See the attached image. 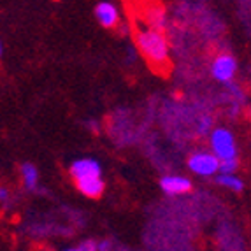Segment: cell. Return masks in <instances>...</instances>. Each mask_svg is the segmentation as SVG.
Returning a JSON list of instances; mask_svg holds the SVG:
<instances>
[{
  "instance_id": "cell-9",
  "label": "cell",
  "mask_w": 251,
  "mask_h": 251,
  "mask_svg": "<svg viewBox=\"0 0 251 251\" xmlns=\"http://www.w3.org/2000/svg\"><path fill=\"white\" fill-rule=\"evenodd\" d=\"M21 179L26 190H37L39 184V172L32 163H23L21 165Z\"/></svg>"
},
{
  "instance_id": "cell-4",
  "label": "cell",
  "mask_w": 251,
  "mask_h": 251,
  "mask_svg": "<svg viewBox=\"0 0 251 251\" xmlns=\"http://www.w3.org/2000/svg\"><path fill=\"white\" fill-rule=\"evenodd\" d=\"M235 69H237V63H235L234 56H230V54H220L213 62L211 71H213V75L218 81L228 83V81H232V77H234Z\"/></svg>"
},
{
  "instance_id": "cell-5",
  "label": "cell",
  "mask_w": 251,
  "mask_h": 251,
  "mask_svg": "<svg viewBox=\"0 0 251 251\" xmlns=\"http://www.w3.org/2000/svg\"><path fill=\"white\" fill-rule=\"evenodd\" d=\"M71 176L74 179H81V177H90V176H102V167L100 163L93 158L75 160L71 165Z\"/></svg>"
},
{
  "instance_id": "cell-11",
  "label": "cell",
  "mask_w": 251,
  "mask_h": 251,
  "mask_svg": "<svg viewBox=\"0 0 251 251\" xmlns=\"http://www.w3.org/2000/svg\"><path fill=\"white\" fill-rule=\"evenodd\" d=\"M237 171V158H226L220 160V172L223 174H232Z\"/></svg>"
},
{
  "instance_id": "cell-13",
  "label": "cell",
  "mask_w": 251,
  "mask_h": 251,
  "mask_svg": "<svg viewBox=\"0 0 251 251\" xmlns=\"http://www.w3.org/2000/svg\"><path fill=\"white\" fill-rule=\"evenodd\" d=\"M0 201H2V204L7 202V190L5 188H0Z\"/></svg>"
},
{
  "instance_id": "cell-1",
  "label": "cell",
  "mask_w": 251,
  "mask_h": 251,
  "mask_svg": "<svg viewBox=\"0 0 251 251\" xmlns=\"http://www.w3.org/2000/svg\"><path fill=\"white\" fill-rule=\"evenodd\" d=\"M135 41H137L139 51L146 56L148 62L156 71H165L169 63V44L162 30L151 26L150 23L137 21L135 26Z\"/></svg>"
},
{
  "instance_id": "cell-12",
  "label": "cell",
  "mask_w": 251,
  "mask_h": 251,
  "mask_svg": "<svg viewBox=\"0 0 251 251\" xmlns=\"http://www.w3.org/2000/svg\"><path fill=\"white\" fill-rule=\"evenodd\" d=\"M209 126H211V120L209 118H204L201 123V132L204 134V132H209Z\"/></svg>"
},
{
  "instance_id": "cell-10",
  "label": "cell",
  "mask_w": 251,
  "mask_h": 251,
  "mask_svg": "<svg viewBox=\"0 0 251 251\" xmlns=\"http://www.w3.org/2000/svg\"><path fill=\"white\" fill-rule=\"evenodd\" d=\"M216 181H218V184H222V186L232 190V192H241V190L244 188L243 181L239 179V177H235L234 174H223L222 172V176H218Z\"/></svg>"
},
{
  "instance_id": "cell-8",
  "label": "cell",
  "mask_w": 251,
  "mask_h": 251,
  "mask_svg": "<svg viewBox=\"0 0 251 251\" xmlns=\"http://www.w3.org/2000/svg\"><path fill=\"white\" fill-rule=\"evenodd\" d=\"M95 18L99 20L102 26L105 28H114L118 25V11L113 4H109V2H100V4L95 7Z\"/></svg>"
},
{
  "instance_id": "cell-7",
  "label": "cell",
  "mask_w": 251,
  "mask_h": 251,
  "mask_svg": "<svg viewBox=\"0 0 251 251\" xmlns=\"http://www.w3.org/2000/svg\"><path fill=\"white\" fill-rule=\"evenodd\" d=\"M160 186L169 195H183V193L192 190V183L181 176H165L160 181Z\"/></svg>"
},
{
  "instance_id": "cell-6",
  "label": "cell",
  "mask_w": 251,
  "mask_h": 251,
  "mask_svg": "<svg viewBox=\"0 0 251 251\" xmlns=\"http://www.w3.org/2000/svg\"><path fill=\"white\" fill-rule=\"evenodd\" d=\"M75 186L83 195L90 199H99L104 193L105 184L102 181V176H90V177H81L75 179Z\"/></svg>"
},
{
  "instance_id": "cell-3",
  "label": "cell",
  "mask_w": 251,
  "mask_h": 251,
  "mask_svg": "<svg viewBox=\"0 0 251 251\" xmlns=\"http://www.w3.org/2000/svg\"><path fill=\"white\" fill-rule=\"evenodd\" d=\"M188 167L199 176H213L220 171V158L214 153L199 151V153H193L190 156Z\"/></svg>"
},
{
  "instance_id": "cell-2",
  "label": "cell",
  "mask_w": 251,
  "mask_h": 251,
  "mask_svg": "<svg viewBox=\"0 0 251 251\" xmlns=\"http://www.w3.org/2000/svg\"><path fill=\"white\" fill-rule=\"evenodd\" d=\"M211 148H213V153L220 160L235 158V155H237L234 135L230 134V130L226 128L213 130V134H211Z\"/></svg>"
}]
</instances>
